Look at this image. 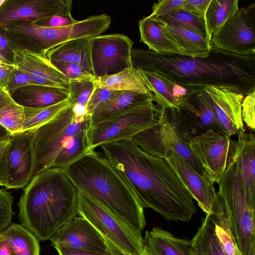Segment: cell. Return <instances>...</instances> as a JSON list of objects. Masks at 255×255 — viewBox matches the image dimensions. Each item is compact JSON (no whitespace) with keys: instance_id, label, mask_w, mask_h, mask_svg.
<instances>
[{"instance_id":"cell-36","label":"cell","mask_w":255,"mask_h":255,"mask_svg":"<svg viewBox=\"0 0 255 255\" xmlns=\"http://www.w3.org/2000/svg\"><path fill=\"white\" fill-rule=\"evenodd\" d=\"M24 108L11 97L0 110V124L11 134L22 131Z\"/></svg>"},{"instance_id":"cell-32","label":"cell","mask_w":255,"mask_h":255,"mask_svg":"<svg viewBox=\"0 0 255 255\" xmlns=\"http://www.w3.org/2000/svg\"><path fill=\"white\" fill-rule=\"evenodd\" d=\"M137 70L147 82L156 99L157 104L161 107L178 110L179 104L173 96L174 83L156 73Z\"/></svg>"},{"instance_id":"cell-50","label":"cell","mask_w":255,"mask_h":255,"mask_svg":"<svg viewBox=\"0 0 255 255\" xmlns=\"http://www.w3.org/2000/svg\"><path fill=\"white\" fill-rule=\"evenodd\" d=\"M58 255H115L112 254L101 253L71 248L55 247Z\"/></svg>"},{"instance_id":"cell-38","label":"cell","mask_w":255,"mask_h":255,"mask_svg":"<svg viewBox=\"0 0 255 255\" xmlns=\"http://www.w3.org/2000/svg\"><path fill=\"white\" fill-rule=\"evenodd\" d=\"M96 78L70 80L68 101L70 106L78 105L87 107L88 102L96 87Z\"/></svg>"},{"instance_id":"cell-53","label":"cell","mask_w":255,"mask_h":255,"mask_svg":"<svg viewBox=\"0 0 255 255\" xmlns=\"http://www.w3.org/2000/svg\"><path fill=\"white\" fill-rule=\"evenodd\" d=\"M11 134L0 124V141L8 139Z\"/></svg>"},{"instance_id":"cell-57","label":"cell","mask_w":255,"mask_h":255,"mask_svg":"<svg viewBox=\"0 0 255 255\" xmlns=\"http://www.w3.org/2000/svg\"><path fill=\"white\" fill-rule=\"evenodd\" d=\"M142 255H143V254Z\"/></svg>"},{"instance_id":"cell-19","label":"cell","mask_w":255,"mask_h":255,"mask_svg":"<svg viewBox=\"0 0 255 255\" xmlns=\"http://www.w3.org/2000/svg\"><path fill=\"white\" fill-rule=\"evenodd\" d=\"M12 62L27 73L35 84L69 89V79L43 53L13 48Z\"/></svg>"},{"instance_id":"cell-18","label":"cell","mask_w":255,"mask_h":255,"mask_svg":"<svg viewBox=\"0 0 255 255\" xmlns=\"http://www.w3.org/2000/svg\"><path fill=\"white\" fill-rule=\"evenodd\" d=\"M50 240L53 247L117 255L93 226L80 216L74 217L65 224Z\"/></svg>"},{"instance_id":"cell-25","label":"cell","mask_w":255,"mask_h":255,"mask_svg":"<svg viewBox=\"0 0 255 255\" xmlns=\"http://www.w3.org/2000/svg\"><path fill=\"white\" fill-rule=\"evenodd\" d=\"M143 240V255H192L190 241L159 227L146 231Z\"/></svg>"},{"instance_id":"cell-24","label":"cell","mask_w":255,"mask_h":255,"mask_svg":"<svg viewBox=\"0 0 255 255\" xmlns=\"http://www.w3.org/2000/svg\"><path fill=\"white\" fill-rule=\"evenodd\" d=\"M10 96L24 108H43L67 100L69 89L32 84L17 89Z\"/></svg>"},{"instance_id":"cell-46","label":"cell","mask_w":255,"mask_h":255,"mask_svg":"<svg viewBox=\"0 0 255 255\" xmlns=\"http://www.w3.org/2000/svg\"><path fill=\"white\" fill-rule=\"evenodd\" d=\"M212 0H185L178 10L187 11L196 16L203 19L205 22L206 13Z\"/></svg>"},{"instance_id":"cell-21","label":"cell","mask_w":255,"mask_h":255,"mask_svg":"<svg viewBox=\"0 0 255 255\" xmlns=\"http://www.w3.org/2000/svg\"><path fill=\"white\" fill-rule=\"evenodd\" d=\"M150 100L157 102L153 93L142 94L128 91H116L110 99L97 107L89 116L88 128L96 126Z\"/></svg>"},{"instance_id":"cell-35","label":"cell","mask_w":255,"mask_h":255,"mask_svg":"<svg viewBox=\"0 0 255 255\" xmlns=\"http://www.w3.org/2000/svg\"><path fill=\"white\" fill-rule=\"evenodd\" d=\"M153 19L161 23L175 24L180 25L197 33L207 40L204 20L187 11L179 9Z\"/></svg>"},{"instance_id":"cell-5","label":"cell","mask_w":255,"mask_h":255,"mask_svg":"<svg viewBox=\"0 0 255 255\" xmlns=\"http://www.w3.org/2000/svg\"><path fill=\"white\" fill-rule=\"evenodd\" d=\"M111 22V17L102 14L66 26L49 27L39 25L34 21H19L2 29L12 49L43 53L68 40L100 35L109 28Z\"/></svg>"},{"instance_id":"cell-20","label":"cell","mask_w":255,"mask_h":255,"mask_svg":"<svg viewBox=\"0 0 255 255\" xmlns=\"http://www.w3.org/2000/svg\"><path fill=\"white\" fill-rule=\"evenodd\" d=\"M187 88V93L176 110L179 116L191 125V128L199 129L203 131L212 128L221 132L211 102L203 87Z\"/></svg>"},{"instance_id":"cell-56","label":"cell","mask_w":255,"mask_h":255,"mask_svg":"<svg viewBox=\"0 0 255 255\" xmlns=\"http://www.w3.org/2000/svg\"><path fill=\"white\" fill-rule=\"evenodd\" d=\"M1 232H0V233Z\"/></svg>"},{"instance_id":"cell-11","label":"cell","mask_w":255,"mask_h":255,"mask_svg":"<svg viewBox=\"0 0 255 255\" xmlns=\"http://www.w3.org/2000/svg\"><path fill=\"white\" fill-rule=\"evenodd\" d=\"M210 46L237 55L255 54V3L239 8L213 35Z\"/></svg>"},{"instance_id":"cell-34","label":"cell","mask_w":255,"mask_h":255,"mask_svg":"<svg viewBox=\"0 0 255 255\" xmlns=\"http://www.w3.org/2000/svg\"><path fill=\"white\" fill-rule=\"evenodd\" d=\"M86 131L80 132L65 143L56 156L52 167L64 168L87 152Z\"/></svg>"},{"instance_id":"cell-23","label":"cell","mask_w":255,"mask_h":255,"mask_svg":"<svg viewBox=\"0 0 255 255\" xmlns=\"http://www.w3.org/2000/svg\"><path fill=\"white\" fill-rule=\"evenodd\" d=\"M138 26L140 41L147 45L149 50L159 54L195 57L186 52L161 23L147 16L138 21Z\"/></svg>"},{"instance_id":"cell-17","label":"cell","mask_w":255,"mask_h":255,"mask_svg":"<svg viewBox=\"0 0 255 255\" xmlns=\"http://www.w3.org/2000/svg\"><path fill=\"white\" fill-rule=\"evenodd\" d=\"M72 5L70 0H5L0 7V27L71 12Z\"/></svg>"},{"instance_id":"cell-42","label":"cell","mask_w":255,"mask_h":255,"mask_svg":"<svg viewBox=\"0 0 255 255\" xmlns=\"http://www.w3.org/2000/svg\"><path fill=\"white\" fill-rule=\"evenodd\" d=\"M185 0H160L154 3L152 7V12L148 16L152 19H156L178 10Z\"/></svg>"},{"instance_id":"cell-13","label":"cell","mask_w":255,"mask_h":255,"mask_svg":"<svg viewBox=\"0 0 255 255\" xmlns=\"http://www.w3.org/2000/svg\"><path fill=\"white\" fill-rule=\"evenodd\" d=\"M230 137L209 128L189 141L193 154L214 183L219 181L226 170L231 149Z\"/></svg>"},{"instance_id":"cell-37","label":"cell","mask_w":255,"mask_h":255,"mask_svg":"<svg viewBox=\"0 0 255 255\" xmlns=\"http://www.w3.org/2000/svg\"><path fill=\"white\" fill-rule=\"evenodd\" d=\"M210 216L214 222L216 236L226 255H241L222 208L221 212Z\"/></svg>"},{"instance_id":"cell-55","label":"cell","mask_w":255,"mask_h":255,"mask_svg":"<svg viewBox=\"0 0 255 255\" xmlns=\"http://www.w3.org/2000/svg\"><path fill=\"white\" fill-rule=\"evenodd\" d=\"M5 0H0V7L1 6L2 3L4 2Z\"/></svg>"},{"instance_id":"cell-54","label":"cell","mask_w":255,"mask_h":255,"mask_svg":"<svg viewBox=\"0 0 255 255\" xmlns=\"http://www.w3.org/2000/svg\"><path fill=\"white\" fill-rule=\"evenodd\" d=\"M0 62L2 63H13L5 59L3 56H2L1 54H0Z\"/></svg>"},{"instance_id":"cell-40","label":"cell","mask_w":255,"mask_h":255,"mask_svg":"<svg viewBox=\"0 0 255 255\" xmlns=\"http://www.w3.org/2000/svg\"><path fill=\"white\" fill-rule=\"evenodd\" d=\"M13 197L4 189H0V232L10 224L14 212L12 210Z\"/></svg>"},{"instance_id":"cell-39","label":"cell","mask_w":255,"mask_h":255,"mask_svg":"<svg viewBox=\"0 0 255 255\" xmlns=\"http://www.w3.org/2000/svg\"><path fill=\"white\" fill-rule=\"evenodd\" d=\"M50 61L70 81L96 78L94 75L77 64L58 60Z\"/></svg>"},{"instance_id":"cell-41","label":"cell","mask_w":255,"mask_h":255,"mask_svg":"<svg viewBox=\"0 0 255 255\" xmlns=\"http://www.w3.org/2000/svg\"><path fill=\"white\" fill-rule=\"evenodd\" d=\"M255 90L244 97L242 103V117L243 122L251 129L255 128Z\"/></svg>"},{"instance_id":"cell-49","label":"cell","mask_w":255,"mask_h":255,"mask_svg":"<svg viewBox=\"0 0 255 255\" xmlns=\"http://www.w3.org/2000/svg\"><path fill=\"white\" fill-rule=\"evenodd\" d=\"M0 54L10 62L13 63L12 48L1 27H0Z\"/></svg>"},{"instance_id":"cell-6","label":"cell","mask_w":255,"mask_h":255,"mask_svg":"<svg viewBox=\"0 0 255 255\" xmlns=\"http://www.w3.org/2000/svg\"><path fill=\"white\" fill-rule=\"evenodd\" d=\"M218 196L241 255H255V203L247 198L232 151L219 181Z\"/></svg>"},{"instance_id":"cell-48","label":"cell","mask_w":255,"mask_h":255,"mask_svg":"<svg viewBox=\"0 0 255 255\" xmlns=\"http://www.w3.org/2000/svg\"><path fill=\"white\" fill-rule=\"evenodd\" d=\"M16 67V65L14 63H6L0 62V86L5 90L10 75Z\"/></svg>"},{"instance_id":"cell-7","label":"cell","mask_w":255,"mask_h":255,"mask_svg":"<svg viewBox=\"0 0 255 255\" xmlns=\"http://www.w3.org/2000/svg\"><path fill=\"white\" fill-rule=\"evenodd\" d=\"M78 215L87 220L117 255H142L141 233L99 202L78 190Z\"/></svg>"},{"instance_id":"cell-27","label":"cell","mask_w":255,"mask_h":255,"mask_svg":"<svg viewBox=\"0 0 255 255\" xmlns=\"http://www.w3.org/2000/svg\"><path fill=\"white\" fill-rule=\"evenodd\" d=\"M96 87L114 91L153 93L139 71L133 66L116 74L96 78Z\"/></svg>"},{"instance_id":"cell-14","label":"cell","mask_w":255,"mask_h":255,"mask_svg":"<svg viewBox=\"0 0 255 255\" xmlns=\"http://www.w3.org/2000/svg\"><path fill=\"white\" fill-rule=\"evenodd\" d=\"M164 158L177 173L206 215H213L222 212L221 202L214 183L199 174L173 148L165 151Z\"/></svg>"},{"instance_id":"cell-26","label":"cell","mask_w":255,"mask_h":255,"mask_svg":"<svg viewBox=\"0 0 255 255\" xmlns=\"http://www.w3.org/2000/svg\"><path fill=\"white\" fill-rule=\"evenodd\" d=\"M94 37H83L68 40L43 54L50 61H63L77 64L94 75L91 59Z\"/></svg>"},{"instance_id":"cell-45","label":"cell","mask_w":255,"mask_h":255,"mask_svg":"<svg viewBox=\"0 0 255 255\" xmlns=\"http://www.w3.org/2000/svg\"><path fill=\"white\" fill-rule=\"evenodd\" d=\"M79 20L74 19L71 12L57 14L42 20L34 21L36 23L43 26L59 27L71 25Z\"/></svg>"},{"instance_id":"cell-31","label":"cell","mask_w":255,"mask_h":255,"mask_svg":"<svg viewBox=\"0 0 255 255\" xmlns=\"http://www.w3.org/2000/svg\"><path fill=\"white\" fill-rule=\"evenodd\" d=\"M161 24L186 52L195 57L209 55L211 46L205 38L177 24Z\"/></svg>"},{"instance_id":"cell-28","label":"cell","mask_w":255,"mask_h":255,"mask_svg":"<svg viewBox=\"0 0 255 255\" xmlns=\"http://www.w3.org/2000/svg\"><path fill=\"white\" fill-rule=\"evenodd\" d=\"M191 242L192 255H226L215 230L214 221L206 215Z\"/></svg>"},{"instance_id":"cell-44","label":"cell","mask_w":255,"mask_h":255,"mask_svg":"<svg viewBox=\"0 0 255 255\" xmlns=\"http://www.w3.org/2000/svg\"><path fill=\"white\" fill-rule=\"evenodd\" d=\"M115 92L116 91L96 87L87 105L89 116L97 107L110 99Z\"/></svg>"},{"instance_id":"cell-9","label":"cell","mask_w":255,"mask_h":255,"mask_svg":"<svg viewBox=\"0 0 255 255\" xmlns=\"http://www.w3.org/2000/svg\"><path fill=\"white\" fill-rule=\"evenodd\" d=\"M162 107L152 100L89 127L86 131L87 152L103 144L131 140L137 133L156 125Z\"/></svg>"},{"instance_id":"cell-43","label":"cell","mask_w":255,"mask_h":255,"mask_svg":"<svg viewBox=\"0 0 255 255\" xmlns=\"http://www.w3.org/2000/svg\"><path fill=\"white\" fill-rule=\"evenodd\" d=\"M32 84H35L30 77L16 66L10 75L6 90L10 95L20 88Z\"/></svg>"},{"instance_id":"cell-8","label":"cell","mask_w":255,"mask_h":255,"mask_svg":"<svg viewBox=\"0 0 255 255\" xmlns=\"http://www.w3.org/2000/svg\"><path fill=\"white\" fill-rule=\"evenodd\" d=\"M89 115L76 117L69 105L56 117L35 129L33 138L34 165L33 177L52 167L65 143L88 128Z\"/></svg>"},{"instance_id":"cell-29","label":"cell","mask_w":255,"mask_h":255,"mask_svg":"<svg viewBox=\"0 0 255 255\" xmlns=\"http://www.w3.org/2000/svg\"><path fill=\"white\" fill-rule=\"evenodd\" d=\"M0 234L11 246L14 255H39V240L22 224H14Z\"/></svg>"},{"instance_id":"cell-33","label":"cell","mask_w":255,"mask_h":255,"mask_svg":"<svg viewBox=\"0 0 255 255\" xmlns=\"http://www.w3.org/2000/svg\"><path fill=\"white\" fill-rule=\"evenodd\" d=\"M69 105L68 100L48 107L24 108L25 119L22 131L35 129L47 123Z\"/></svg>"},{"instance_id":"cell-52","label":"cell","mask_w":255,"mask_h":255,"mask_svg":"<svg viewBox=\"0 0 255 255\" xmlns=\"http://www.w3.org/2000/svg\"><path fill=\"white\" fill-rule=\"evenodd\" d=\"M10 97L8 92L0 86V110L6 104Z\"/></svg>"},{"instance_id":"cell-12","label":"cell","mask_w":255,"mask_h":255,"mask_svg":"<svg viewBox=\"0 0 255 255\" xmlns=\"http://www.w3.org/2000/svg\"><path fill=\"white\" fill-rule=\"evenodd\" d=\"M133 42L128 36L115 33L93 38L91 59L96 78L118 73L131 67Z\"/></svg>"},{"instance_id":"cell-1","label":"cell","mask_w":255,"mask_h":255,"mask_svg":"<svg viewBox=\"0 0 255 255\" xmlns=\"http://www.w3.org/2000/svg\"><path fill=\"white\" fill-rule=\"evenodd\" d=\"M100 147L143 209L150 208L169 221L187 222L192 219L196 212L193 197L166 159L145 152L131 140Z\"/></svg>"},{"instance_id":"cell-10","label":"cell","mask_w":255,"mask_h":255,"mask_svg":"<svg viewBox=\"0 0 255 255\" xmlns=\"http://www.w3.org/2000/svg\"><path fill=\"white\" fill-rule=\"evenodd\" d=\"M189 140L180 133L175 123L169 119L167 108L162 107L159 122L135 134L131 140L145 152L162 158H164L166 150L173 148L199 174L213 182L190 150Z\"/></svg>"},{"instance_id":"cell-47","label":"cell","mask_w":255,"mask_h":255,"mask_svg":"<svg viewBox=\"0 0 255 255\" xmlns=\"http://www.w3.org/2000/svg\"><path fill=\"white\" fill-rule=\"evenodd\" d=\"M9 146V138L0 141V186L6 188L8 186L7 155Z\"/></svg>"},{"instance_id":"cell-16","label":"cell","mask_w":255,"mask_h":255,"mask_svg":"<svg viewBox=\"0 0 255 255\" xmlns=\"http://www.w3.org/2000/svg\"><path fill=\"white\" fill-rule=\"evenodd\" d=\"M35 129L12 134L7 155V189L22 188L33 178Z\"/></svg>"},{"instance_id":"cell-3","label":"cell","mask_w":255,"mask_h":255,"mask_svg":"<svg viewBox=\"0 0 255 255\" xmlns=\"http://www.w3.org/2000/svg\"><path fill=\"white\" fill-rule=\"evenodd\" d=\"M18 205L21 224L46 241L78 215V190L63 167H52L32 178Z\"/></svg>"},{"instance_id":"cell-2","label":"cell","mask_w":255,"mask_h":255,"mask_svg":"<svg viewBox=\"0 0 255 255\" xmlns=\"http://www.w3.org/2000/svg\"><path fill=\"white\" fill-rule=\"evenodd\" d=\"M131 61L136 69L156 73L185 87L225 86L244 96L255 90V54L240 55L211 47L209 55L201 57L135 48Z\"/></svg>"},{"instance_id":"cell-4","label":"cell","mask_w":255,"mask_h":255,"mask_svg":"<svg viewBox=\"0 0 255 255\" xmlns=\"http://www.w3.org/2000/svg\"><path fill=\"white\" fill-rule=\"evenodd\" d=\"M64 168L77 190L142 232L146 226L144 209L121 172L104 156L89 151Z\"/></svg>"},{"instance_id":"cell-51","label":"cell","mask_w":255,"mask_h":255,"mask_svg":"<svg viewBox=\"0 0 255 255\" xmlns=\"http://www.w3.org/2000/svg\"><path fill=\"white\" fill-rule=\"evenodd\" d=\"M0 255H14L11 246L6 239L0 233Z\"/></svg>"},{"instance_id":"cell-15","label":"cell","mask_w":255,"mask_h":255,"mask_svg":"<svg viewBox=\"0 0 255 255\" xmlns=\"http://www.w3.org/2000/svg\"><path fill=\"white\" fill-rule=\"evenodd\" d=\"M203 88L221 132L229 137L244 132L242 103L245 96L238 90L228 87L209 86Z\"/></svg>"},{"instance_id":"cell-22","label":"cell","mask_w":255,"mask_h":255,"mask_svg":"<svg viewBox=\"0 0 255 255\" xmlns=\"http://www.w3.org/2000/svg\"><path fill=\"white\" fill-rule=\"evenodd\" d=\"M231 141V151L236 159L248 199L255 203V137L250 133L239 134Z\"/></svg>"},{"instance_id":"cell-30","label":"cell","mask_w":255,"mask_h":255,"mask_svg":"<svg viewBox=\"0 0 255 255\" xmlns=\"http://www.w3.org/2000/svg\"><path fill=\"white\" fill-rule=\"evenodd\" d=\"M239 9L238 0H212L205 16L207 38L214 34Z\"/></svg>"}]
</instances>
